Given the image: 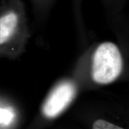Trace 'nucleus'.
Masks as SVG:
<instances>
[{"instance_id":"nucleus-1","label":"nucleus","mask_w":129,"mask_h":129,"mask_svg":"<svg viewBox=\"0 0 129 129\" xmlns=\"http://www.w3.org/2000/svg\"><path fill=\"white\" fill-rule=\"evenodd\" d=\"M122 69L121 54L115 44L106 42L97 48L92 64V78L96 83H112L119 77Z\"/></svg>"},{"instance_id":"nucleus-2","label":"nucleus","mask_w":129,"mask_h":129,"mask_svg":"<svg viewBox=\"0 0 129 129\" xmlns=\"http://www.w3.org/2000/svg\"><path fill=\"white\" fill-rule=\"evenodd\" d=\"M76 88L73 83L64 81L57 85L51 91L43 106V113L48 118L57 117L73 101Z\"/></svg>"},{"instance_id":"nucleus-3","label":"nucleus","mask_w":129,"mask_h":129,"mask_svg":"<svg viewBox=\"0 0 129 129\" xmlns=\"http://www.w3.org/2000/svg\"><path fill=\"white\" fill-rule=\"evenodd\" d=\"M19 23V16L9 11L0 16V45L6 43L14 34Z\"/></svg>"},{"instance_id":"nucleus-4","label":"nucleus","mask_w":129,"mask_h":129,"mask_svg":"<svg viewBox=\"0 0 129 129\" xmlns=\"http://www.w3.org/2000/svg\"><path fill=\"white\" fill-rule=\"evenodd\" d=\"M94 129H121V127L117 126L105 120H99L94 122L93 125Z\"/></svg>"}]
</instances>
